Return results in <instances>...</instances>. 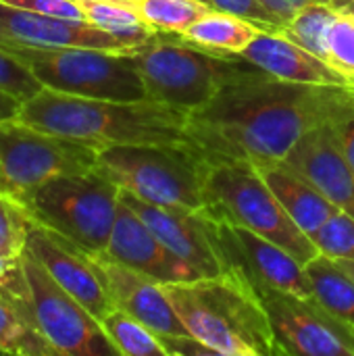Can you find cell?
<instances>
[{
  "label": "cell",
  "mask_w": 354,
  "mask_h": 356,
  "mask_svg": "<svg viewBox=\"0 0 354 356\" xmlns=\"http://www.w3.org/2000/svg\"><path fill=\"white\" fill-rule=\"evenodd\" d=\"M19 108L21 102L15 96L0 90V119H15L19 115Z\"/></svg>",
  "instance_id": "38"
},
{
  "label": "cell",
  "mask_w": 354,
  "mask_h": 356,
  "mask_svg": "<svg viewBox=\"0 0 354 356\" xmlns=\"http://www.w3.org/2000/svg\"><path fill=\"white\" fill-rule=\"evenodd\" d=\"M354 117V86L296 83L263 69L190 113V144L209 161L280 163L315 127Z\"/></svg>",
  "instance_id": "1"
},
{
  "label": "cell",
  "mask_w": 354,
  "mask_h": 356,
  "mask_svg": "<svg viewBox=\"0 0 354 356\" xmlns=\"http://www.w3.org/2000/svg\"><path fill=\"white\" fill-rule=\"evenodd\" d=\"M263 31L257 23L225 10H211L196 23H192L184 33V40L213 50V52H227V54H242L250 42Z\"/></svg>",
  "instance_id": "21"
},
{
  "label": "cell",
  "mask_w": 354,
  "mask_h": 356,
  "mask_svg": "<svg viewBox=\"0 0 354 356\" xmlns=\"http://www.w3.org/2000/svg\"><path fill=\"white\" fill-rule=\"evenodd\" d=\"M100 325L108 340L113 342V346L119 350V355L167 356V350L161 344L159 336L148 325H144L142 321H138L136 317L117 307L104 319H100Z\"/></svg>",
  "instance_id": "25"
},
{
  "label": "cell",
  "mask_w": 354,
  "mask_h": 356,
  "mask_svg": "<svg viewBox=\"0 0 354 356\" xmlns=\"http://www.w3.org/2000/svg\"><path fill=\"white\" fill-rule=\"evenodd\" d=\"M338 17V13L321 0L309 2L303 8H298L282 27L280 33H284L288 40L300 44L303 48L315 52L317 56L330 60V52H328V27L330 23Z\"/></svg>",
  "instance_id": "26"
},
{
  "label": "cell",
  "mask_w": 354,
  "mask_h": 356,
  "mask_svg": "<svg viewBox=\"0 0 354 356\" xmlns=\"http://www.w3.org/2000/svg\"><path fill=\"white\" fill-rule=\"evenodd\" d=\"M338 15H354V0H328Z\"/></svg>",
  "instance_id": "39"
},
{
  "label": "cell",
  "mask_w": 354,
  "mask_h": 356,
  "mask_svg": "<svg viewBox=\"0 0 354 356\" xmlns=\"http://www.w3.org/2000/svg\"><path fill=\"white\" fill-rule=\"evenodd\" d=\"M0 353L19 356H58L35 323L33 309L0 294Z\"/></svg>",
  "instance_id": "22"
},
{
  "label": "cell",
  "mask_w": 354,
  "mask_h": 356,
  "mask_svg": "<svg viewBox=\"0 0 354 356\" xmlns=\"http://www.w3.org/2000/svg\"><path fill=\"white\" fill-rule=\"evenodd\" d=\"M127 2H131V4H136V6H138V4H140L142 0H127Z\"/></svg>",
  "instance_id": "42"
},
{
  "label": "cell",
  "mask_w": 354,
  "mask_h": 356,
  "mask_svg": "<svg viewBox=\"0 0 354 356\" xmlns=\"http://www.w3.org/2000/svg\"><path fill=\"white\" fill-rule=\"evenodd\" d=\"M167 356H219L217 350L196 340L194 336H159Z\"/></svg>",
  "instance_id": "35"
},
{
  "label": "cell",
  "mask_w": 354,
  "mask_h": 356,
  "mask_svg": "<svg viewBox=\"0 0 354 356\" xmlns=\"http://www.w3.org/2000/svg\"><path fill=\"white\" fill-rule=\"evenodd\" d=\"M323 2H328V0H323Z\"/></svg>",
  "instance_id": "45"
},
{
  "label": "cell",
  "mask_w": 354,
  "mask_h": 356,
  "mask_svg": "<svg viewBox=\"0 0 354 356\" xmlns=\"http://www.w3.org/2000/svg\"><path fill=\"white\" fill-rule=\"evenodd\" d=\"M0 294L31 309V292L23 269V257L10 259L0 254Z\"/></svg>",
  "instance_id": "33"
},
{
  "label": "cell",
  "mask_w": 354,
  "mask_h": 356,
  "mask_svg": "<svg viewBox=\"0 0 354 356\" xmlns=\"http://www.w3.org/2000/svg\"><path fill=\"white\" fill-rule=\"evenodd\" d=\"M246 282L269 319L277 356H354V330L330 313L317 296Z\"/></svg>",
  "instance_id": "10"
},
{
  "label": "cell",
  "mask_w": 354,
  "mask_h": 356,
  "mask_svg": "<svg viewBox=\"0 0 354 356\" xmlns=\"http://www.w3.org/2000/svg\"><path fill=\"white\" fill-rule=\"evenodd\" d=\"M98 152L90 144L38 129L19 117L0 119V173L6 194L17 200L54 175L94 171Z\"/></svg>",
  "instance_id": "9"
},
{
  "label": "cell",
  "mask_w": 354,
  "mask_h": 356,
  "mask_svg": "<svg viewBox=\"0 0 354 356\" xmlns=\"http://www.w3.org/2000/svg\"><path fill=\"white\" fill-rule=\"evenodd\" d=\"M273 13H277L284 21H288L298 8H303L305 4L309 2H315V0H263Z\"/></svg>",
  "instance_id": "37"
},
{
  "label": "cell",
  "mask_w": 354,
  "mask_h": 356,
  "mask_svg": "<svg viewBox=\"0 0 354 356\" xmlns=\"http://www.w3.org/2000/svg\"><path fill=\"white\" fill-rule=\"evenodd\" d=\"M104 177L154 204L207 211L209 159L192 144H121L98 152Z\"/></svg>",
  "instance_id": "5"
},
{
  "label": "cell",
  "mask_w": 354,
  "mask_h": 356,
  "mask_svg": "<svg viewBox=\"0 0 354 356\" xmlns=\"http://www.w3.org/2000/svg\"><path fill=\"white\" fill-rule=\"evenodd\" d=\"M21 121L98 150L121 144H190V113L156 100H98L42 88L25 100Z\"/></svg>",
  "instance_id": "2"
},
{
  "label": "cell",
  "mask_w": 354,
  "mask_h": 356,
  "mask_svg": "<svg viewBox=\"0 0 354 356\" xmlns=\"http://www.w3.org/2000/svg\"><path fill=\"white\" fill-rule=\"evenodd\" d=\"M23 269L31 292V309L44 338L58 356H117L100 321L25 250Z\"/></svg>",
  "instance_id": "11"
},
{
  "label": "cell",
  "mask_w": 354,
  "mask_h": 356,
  "mask_svg": "<svg viewBox=\"0 0 354 356\" xmlns=\"http://www.w3.org/2000/svg\"><path fill=\"white\" fill-rule=\"evenodd\" d=\"M33 223L27 209L17 198L0 192V254L21 259Z\"/></svg>",
  "instance_id": "28"
},
{
  "label": "cell",
  "mask_w": 354,
  "mask_h": 356,
  "mask_svg": "<svg viewBox=\"0 0 354 356\" xmlns=\"http://www.w3.org/2000/svg\"><path fill=\"white\" fill-rule=\"evenodd\" d=\"M102 257L117 261L134 271H140L156 280L159 284H177L200 277L186 261L173 254L152 234V229L140 219V215L121 200V196L111 240Z\"/></svg>",
  "instance_id": "16"
},
{
  "label": "cell",
  "mask_w": 354,
  "mask_h": 356,
  "mask_svg": "<svg viewBox=\"0 0 354 356\" xmlns=\"http://www.w3.org/2000/svg\"><path fill=\"white\" fill-rule=\"evenodd\" d=\"M0 44L35 48H100L123 54H134L138 48L88 21L48 17L6 4L4 0H0Z\"/></svg>",
  "instance_id": "15"
},
{
  "label": "cell",
  "mask_w": 354,
  "mask_h": 356,
  "mask_svg": "<svg viewBox=\"0 0 354 356\" xmlns=\"http://www.w3.org/2000/svg\"><path fill=\"white\" fill-rule=\"evenodd\" d=\"M219 240L230 265L255 284L273 286L298 296H315L307 267L280 244L225 221H217Z\"/></svg>",
  "instance_id": "14"
},
{
  "label": "cell",
  "mask_w": 354,
  "mask_h": 356,
  "mask_svg": "<svg viewBox=\"0 0 354 356\" xmlns=\"http://www.w3.org/2000/svg\"><path fill=\"white\" fill-rule=\"evenodd\" d=\"M190 336L219 356H277L269 319L246 277L230 265L217 277L163 284Z\"/></svg>",
  "instance_id": "3"
},
{
  "label": "cell",
  "mask_w": 354,
  "mask_h": 356,
  "mask_svg": "<svg viewBox=\"0 0 354 356\" xmlns=\"http://www.w3.org/2000/svg\"><path fill=\"white\" fill-rule=\"evenodd\" d=\"M94 261L117 309L148 325L156 336H190L188 327L175 313L163 284L102 254L94 257Z\"/></svg>",
  "instance_id": "18"
},
{
  "label": "cell",
  "mask_w": 354,
  "mask_h": 356,
  "mask_svg": "<svg viewBox=\"0 0 354 356\" xmlns=\"http://www.w3.org/2000/svg\"><path fill=\"white\" fill-rule=\"evenodd\" d=\"M204 2H209V0H204ZM209 4H211V2H209Z\"/></svg>",
  "instance_id": "44"
},
{
  "label": "cell",
  "mask_w": 354,
  "mask_h": 356,
  "mask_svg": "<svg viewBox=\"0 0 354 356\" xmlns=\"http://www.w3.org/2000/svg\"><path fill=\"white\" fill-rule=\"evenodd\" d=\"M321 2H323V0H321Z\"/></svg>",
  "instance_id": "46"
},
{
  "label": "cell",
  "mask_w": 354,
  "mask_h": 356,
  "mask_svg": "<svg viewBox=\"0 0 354 356\" xmlns=\"http://www.w3.org/2000/svg\"><path fill=\"white\" fill-rule=\"evenodd\" d=\"M86 8L88 23L117 35L119 40L140 46L156 31L144 21L138 6L125 0H98L81 2Z\"/></svg>",
  "instance_id": "24"
},
{
  "label": "cell",
  "mask_w": 354,
  "mask_h": 356,
  "mask_svg": "<svg viewBox=\"0 0 354 356\" xmlns=\"http://www.w3.org/2000/svg\"><path fill=\"white\" fill-rule=\"evenodd\" d=\"M209 2L217 10H225V13L240 15V17L257 23L259 27H263L267 31H282V27L286 23L263 0H209Z\"/></svg>",
  "instance_id": "32"
},
{
  "label": "cell",
  "mask_w": 354,
  "mask_h": 356,
  "mask_svg": "<svg viewBox=\"0 0 354 356\" xmlns=\"http://www.w3.org/2000/svg\"><path fill=\"white\" fill-rule=\"evenodd\" d=\"M330 63L354 79V15H338L328 27Z\"/></svg>",
  "instance_id": "30"
},
{
  "label": "cell",
  "mask_w": 354,
  "mask_h": 356,
  "mask_svg": "<svg viewBox=\"0 0 354 356\" xmlns=\"http://www.w3.org/2000/svg\"><path fill=\"white\" fill-rule=\"evenodd\" d=\"M25 250L98 321L115 309L94 257L83 252L65 236L33 223L27 234Z\"/></svg>",
  "instance_id": "13"
},
{
  "label": "cell",
  "mask_w": 354,
  "mask_h": 356,
  "mask_svg": "<svg viewBox=\"0 0 354 356\" xmlns=\"http://www.w3.org/2000/svg\"><path fill=\"white\" fill-rule=\"evenodd\" d=\"M131 56L146 98L188 113L209 104L223 86L261 69L242 54L213 52L165 31L150 35Z\"/></svg>",
  "instance_id": "4"
},
{
  "label": "cell",
  "mask_w": 354,
  "mask_h": 356,
  "mask_svg": "<svg viewBox=\"0 0 354 356\" xmlns=\"http://www.w3.org/2000/svg\"><path fill=\"white\" fill-rule=\"evenodd\" d=\"M138 10L154 31L184 33L215 6L204 0H142Z\"/></svg>",
  "instance_id": "27"
},
{
  "label": "cell",
  "mask_w": 354,
  "mask_h": 356,
  "mask_svg": "<svg viewBox=\"0 0 354 356\" xmlns=\"http://www.w3.org/2000/svg\"><path fill=\"white\" fill-rule=\"evenodd\" d=\"M336 136H338L342 154L346 156V161L354 169V117L342 121V123H336Z\"/></svg>",
  "instance_id": "36"
},
{
  "label": "cell",
  "mask_w": 354,
  "mask_h": 356,
  "mask_svg": "<svg viewBox=\"0 0 354 356\" xmlns=\"http://www.w3.org/2000/svg\"><path fill=\"white\" fill-rule=\"evenodd\" d=\"M204 192L207 213L215 221L246 227L280 244L303 265L321 254L282 207L255 163L209 161Z\"/></svg>",
  "instance_id": "6"
},
{
  "label": "cell",
  "mask_w": 354,
  "mask_h": 356,
  "mask_svg": "<svg viewBox=\"0 0 354 356\" xmlns=\"http://www.w3.org/2000/svg\"><path fill=\"white\" fill-rule=\"evenodd\" d=\"M6 4L35 10L48 17H61L71 21H88L86 8L79 0H4Z\"/></svg>",
  "instance_id": "34"
},
{
  "label": "cell",
  "mask_w": 354,
  "mask_h": 356,
  "mask_svg": "<svg viewBox=\"0 0 354 356\" xmlns=\"http://www.w3.org/2000/svg\"><path fill=\"white\" fill-rule=\"evenodd\" d=\"M0 192L6 194V184H4V179H2V173H0Z\"/></svg>",
  "instance_id": "41"
},
{
  "label": "cell",
  "mask_w": 354,
  "mask_h": 356,
  "mask_svg": "<svg viewBox=\"0 0 354 356\" xmlns=\"http://www.w3.org/2000/svg\"><path fill=\"white\" fill-rule=\"evenodd\" d=\"M119 196L140 215L152 234L200 277H217L230 271V261L219 240L217 221L207 211L146 202L125 190H121Z\"/></svg>",
  "instance_id": "12"
},
{
  "label": "cell",
  "mask_w": 354,
  "mask_h": 356,
  "mask_svg": "<svg viewBox=\"0 0 354 356\" xmlns=\"http://www.w3.org/2000/svg\"><path fill=\"white\" fill-rule=\"evenodd\" d=\"M79 2H98V0H79ZM127 2V0H125Z\"/></svg>",
  "instance_id": "43"
},
{
  "label": "cell",
  "mask_w": 354,
  "mask_h": 356,
  "mask_svg": "<svg viewBox=\"0 0 354 356\" xmlns=\"http://www.w3.org/2000/svg\"><path fill=\"white\" fill-rule=\"evenodd\" d=\"M313 244L319 248L321 254L338 261L346 259L354 261V217L338 211L334 217H330L315 234L309 236Z\"/></svg>",
  "instance_id": "29"
},
{
  "label": "cell",
  "mask_w": 354,
  "mask_h": 356,
  "mask_svg": "<svg viewBox=\"0 0 354 356\" xmlns=\"http://www.w3.org/2000/svg\"><path fill=\"white\" fill-rule=\"evenodd\" d=\"M50 90L98 100H146V88L131 54L100 48H35L0 44Z\"/></svg>",
  "instance_id": "8"
},
{
  "label": "cell",
  "mask_w": 354,
  "mask_h": 356,
  "mask_svg": "<svg viewBox=\"0 0 354 356\" xmlns=\"http://www.w3.org/2000/svg\"><path fill=\"white\" fill-rule=\"evenodd\" d=\"M121 188L100 171L54 175L27 192L19 202L31 219L90 257L104 254L117 219Z\"/></svg>",
  "instance_id": "7"
},
{
  "label": "cell",
  "mask_w": 354,
  "mask_h": 356,
  "mask_svg": "<svg viewBox=\"0 0 354 356\" xmlns=\"http://www.w3.org/2000/svg\"><path fill=\"white\" fill-rule=\"evenodd\" d=\"M242 56L277 79L317 86H354L353 77L342 69L288 40L280 31L263 29L242 52Z\"/></svg>",
  "instance_id": "19"
},
{
  "label": "cell",
  "mask_w": 354,
  "mask_h": 356,
  "mask_svg": "<svg viewBox=\"0 0 354 356\" xmlns=\"http://www.w3.org/2000/svg\"><path fill=\"white\" fill-rule=\"evenodd\" d=\"M336 263L340 265V269H342V271H346V273H348V275H351V277H353V280H354V261H346V259H338Z\"/></svg>",
  "instance_id": "40"
},
{
  "label": "cell",
  "mask_w": 354,
  "mask_h": 356,
  "mask_svg": "<svg viewBox=\"0 0 354 356\" xmlns=\"http://www.w3.org/2000/svg\"><path fill=\"white\" fill-rule=\"evenodd\" d=\"M44 86L31 75V71L15 58L10 52L0 48V90L15 96L21 104L35 96Z\"/></svg>",
  "instance_id": "31"
},
{
  "label": "cell",
  "mask_w": 354,
  "mask_h": 356,
  "mask_svg": "<svg viewBox=\"0 0 354 356\" xmlns=\"http://www.w3.org/2000/svg\"><path fill=\"white\" fill-rule=\"evenodd\" d=\"M267 186L273 190L282 207L294 219V223L307 234H315L330 217H334L340 209L332 204L307 177L296 173L294 169L280 163L257 165Z\"/></svg>",
  "instance_id": "20"
},
{
  "label": "cell",
  "mask_w": 354,
  "mask_h": 356,
  "mask_svg": "<svg viewBox=\"0 0 354 356\" xmlns=\"http://www.w3.org/2000/svg\"><path fill=\"white\" fill-rule=\"evenodd\" d=\"M282 163L307 177L332 204L354 217V169L342 154L336 123L305 134Z\"/></svg>",
  "instance_id": "17"
},
{
  "label": "cell",
  "mask_w": 354,
  "mask_h": 356,
  "mask_svg": "<svg viewBox=\"0 0 354 356\" xmlns=\"http://www.w3.org/2000/svg\"><path fill=\"white\" fill-rule=\"evenodd\" d=\"M305 267L313 282V290H315V296L319 298V302L354 330L353 277L346 271H342L334 259H330L325 254L315 257Z\"/></svg>",
  "instance_id": "23"
}]
</instances>
